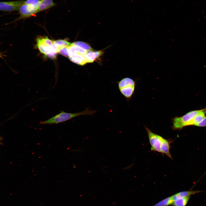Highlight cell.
Returning a JSON list of instances; mask_svg holds the SVG:
<instances>
[{
    "mask_svg": "<svg viewBox=\"0 0 206 206\" xmlns=\"http://www.w3.org/2000/svg\"><path fill=\"white\" fill-rule=\"evenodd\" d=\"M97 112L90 110L87 108L82 112L76 113H69L62 111L51 118L44 121H40V124H57L63 122L77 116L83 115H93Z\"/></svg>",
    "mask_w": 206,
    "mask_h": 206,
    "instance_id": "obj_1",
    "label": "cell"
},
{
    "mask_svg": "<svg viewBox=\"0 0 206 206\" xmlns=\"http://www.w3.org/2000/svg\"><path fill=\"white\" fill-rule=\"evenodd\" d=\"M40 0H26L19 10V16L15 21L31 17L38 13V6Z\"/></svg>",
    "mask_w": 206,
    "mask_h": 206,
    "instance_id": "obj_2",
    "label": "cell"
},
{
    "mask_svg": "<svg viewBox=\"0 0 206 206\" xmlns=\"http://www.w3.org/2000/svg\"><path fill=\"white\" fill-rule=\"evenodd\" d=\"M202 109L190 111L181 117H175L172 119V128L174 130L181 129L184 127L193 125L194 118Z\"/></svg>",
    "mask_w": 206,
    "mask_h": 206,
    "instance_id": "obj_3",
    "label": "cell"
},
{
    "mask_svg": "<svg viewBox=\"0 0 206 206\" xmlns=\"http://www.w3.org/2000/svg\"><path fill=\"white\" fill-rule=\"evenodd\" d=\"M53 41L47 37H39L36 40L37 46L41 53L46 57L53 58L57 54L53 47Z\"/></svg>",
    "mask_w": 206,
    "mask_h": 206,
    "instance_id": "obj_4",
    "label": "cell"
},
{
    "mask_svg": "<svg viewBox=\"0 0 206 206\" xmlns=\"http://www.w3.org/2000/svg\"><path fill=\"white\" fill-rule=\"evenodd\" d=\"M117 83L121 94L127 100L130 99L135 91V81L130 78L126 77L118 82Z\"/></svg>",
    "mask_w": 206,
    "mask_h": 206,
    "instance_id": "obj_5",
    "label": "cell"
},
{
    "mask_svg": "<svg viewBox=\"0 0 206 206\" xmlns=\"http://www.w3.org/2000/svg\"><path fill=\"white\" fill-rule=\"evenodd\" d=\"M145 127L151 146V150L162 153L161 144L162 137L153 133L146 127Z\"/></svg>",
    "mask_w": 206,
    "mask_h": 206,
    "instance_id": "obj_6",
    "label": "cell"
},
{
    "mask_svg": "<svg viewBox=\"0 0 206 206\" xmlns=\"http://www.w3.org/2000/svg\"><path fill=\"white\" fill-rule=\"evenodd\" d=\"M25 0L0 2V11H18Z\"/></svg>",
    "mask_w": 206,
    "mask_h": 206,
    "instance_id": "obj_7",
    "label": "cell"
},
{
    "mask_svg": "<svg viewBox=\"0 0 206 206\" xmlns=\"http://www.w3.org/2000/svg\"><path fill=\"white\" fill-rule=\"evenodd\" d=\"M103 54L102 51H87L85 55L87 63H92Z\"/></svg>",
    "mask_w": 206,
    "mask_h": 206,
    "instance_id": "obj_8",
    "label": "cell"
},
{
    "mask_svg": "<svg viewBox=\"0 0 206 206\" xmlns=\"http://www.w3.org/2000/svg\"><path fill=\"white\" fill-rule=\"evenodd\" d=\"M68 58L71 62L83 66L87 63L85 56L82 55L70 54Z\"/></svg>",
    "mask_w": 206,
    "mask_h": 206,
    "instance_id": "obj_9",
    "label": "cell"
},
{
    "mask_svg": "<svg viewBox=\"0 0 206 206\" xmlns=\"http://www.w3.org/2000/svg\"><path fill=\"white\" fill-rule=\"evenodd\" d=\"M56 5L53 0H40L38 6V12L46 10Z\"/></svg>",
    "mask_w": 206,
    "mask_h": 206,
    "instance_id": "obj_10",
    "label": "cell"
},
{
    "mask_svg": "<svg viewBox=\"0 0 206 206\" xmlns=\"http://www.w3.org/2000/svg\"><path fill=\"white\" fill-rule=\"evenodd\" d=\"M71 43L65 39H60L53 41V45L57 54L62 49L68 47Z\"/></svg>",
    "mask_w": 206,
    "mask_h": 206,
    "instance_id": "obj_11",
    "label": "cell"
},
{
    "mask_svg": "<svg viewBox=\"0 0 206 206\" xmlns=\"http://www.w3.org/2000/svg\"><path fill=\"white\" fill-rule=\"evenodd\" d=\"M201 192L202 191L199 190L183 191L173 195L171 196V197L173 202L181 198L190 196L191 195Z\"/></svg>",
    "mask_w": 206,
    "mask_h": 206,
    "instance_id": "obj_12",
    "label": "cell"
},
{
    "mask_svg": "<svg viewBox=\"0 0 206 206\" xmlns=\"http://www.w3.org/2000/svg\"><path fill=\"white\" fill-rule=\"evenodd\" d=\"M170 144L169 142L162 137L161 144L162 153L165 154L169 157L173 159L170 151Z\"/></svg>",
    "mask_w": 206,
    "mask_h": 206,
    "instance_id": "obj_13",
    "label": "cell"
},
{
    "mask_svg": "<svg viewBox=\"0 0 206 206\" xmlns=\"http://www.w3.org/2000/svg\"><path fill=\"white\" fill-rule=\"evenodd\" d=\"M190 196L181 198L173 201L172 205L173 206H185L187 204Z\"/></svg>",
    "mask_w": 206,
    "mask_h": 206,
    "instance_id": "obj_14",
    "label": "cell"
},
{
    "mask_svg": "<svg viewBox=\"0 0 206 206\" xmlns=\"http://www.w3.org/2000/svg\"><path fill=\"white\" fill-rule=\"evenodd\" d=\"M173 201L171 197L166 198L152 206H167L172 205Z\"/></svg>",
    "mask_w": 206,
    "mask_h": 206,
    "instance_id": "obj_15",
    "label": "cell"
},
{
    "mask_svg": "<svg viewBox=\"0 0 206 206\" xmlns=\"http://www.w3.org/2000/svg\"><path fill=\"white\" fill-rule=\"evenodd\" d=\"M75 45L86 51L92 50V49L88 44L81 41H77L73 42Z\"/></svg>",
    "mask_w": 206,
    "mask_h": 206,
    "instance_id": "obj_16",
    "label": "cell"
},
{
    "mask_svg": "<svg viewBox=\"0 0 206 206\" xmlns=\"http://www.w3.org/2000/svg\"><path fill=\"white\" fill-rule=\"evenodd\" d=\"M58 53L65 57H68L69 54L68 47L61 49Z\"/></svg>",
    "mask_w": 206,
    "mask_h": 206,
    "instance_id": "obj_17",
    "label": "cell"
},
{
    "mask_svg": "<svg viewBox=\"0 0 206 206\" xmlns=\"http://www.w3.org/2000/svg\"><path fill=\"white\" fill-rule=\"evenodd\" d=\"M195 126L199 127L206 126V117Z\"/></svg>",
    "mask_w": 206,
    "mask_h": 206,
    "instance_id": "obj_18",
    "label": "cell"
},
{
    "mask_svg": "<svg viewBox=\"0 0 206 206\" xmlns=\"http://www.w3.org/2000/svg\"><path fill=\"white\" fill-rule=\"evenodd\" d=\"M0 57H1V58H2V56L1 55V54L0 53Z\"/></svg>",
    "mask_w": 206,
    "mask_h": 206,
    "instance_id": "obj_19",
    "label": "cell"
},
{
    "mask_svg": "<svg viewBox=\"0 0 206 206\" xmlns=\"http://www.w3.org/2000/svg\"></svg>",
    "mask_w": 206,
    "mask_h": 206,
    "instance_id": "obj_20",
    "label": "cell"
}]
</instances>
